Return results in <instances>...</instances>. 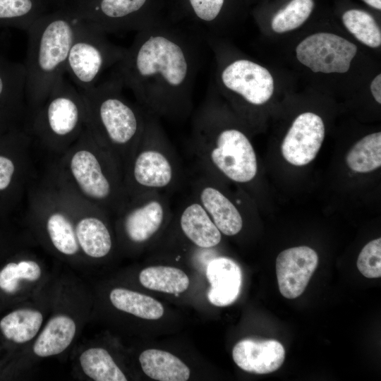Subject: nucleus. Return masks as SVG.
<instances>
[{"label":"nucleus","mask_w":381,"mask_h":381,"mask_svg":"<svg viewBox=\"0 0 381 381\" xmlns=\"http://www.w3.org/2000/svg\"><path fill=\"white\" fill-rule=\"evenodd\" d=\"M204 43L200 32L160 16L136 32L113 73L147 114L183 120L193 111Z\"/></svg>","instance_id":"1"},{"label":"nucleus","mask_w":381,"mask_h":381,"mask_svg":"<svg viewBox=\"0 0 381 381\" xmlns=\"http://www.w3.org/2000/svg\"><path fill=\"white\" fill-rule=\"evenodd\" d=\"M188 142L197 168L238 184L255 180L258 161L253 145L243 131L227 124L210 90L193 114Z\"/></svg>","instance_id":"2"},{"label":"nucleus","mask_w":381,"mask_h":381,"mask_svg":"<svg viewBox=\"0 0 381 381\" xmlns=\"http://www.w3.org/2000/svg\"><path fill=\"white\" fill-rule=\"evenodd\" d=\"M78 18L71 6L61 5L37 18L27 31L26 100L40 107L56 81L65 75Z\"/></svg>","instance_id":"3"},{"label":"nucleus","mask_w":381,"mask_h":381,"mask_svg":"<svg viewBox=\"0 0 381 381\" xmlns=\"http://www.w3.org/2000/svg\"><path fill=\"white\" fill-rule=\"evenodd\" d=\"M123 86L111 78L81 91L90 125L98 138L126 167L143 136L147 113L123 94Z\"/></svg>","instance_id":"4"},{"label":"nucleus","mask_w":381,"mask_h":381,"mask_svg":"<svg viewBox=\"0 0 381 381\" xmlns=\"http://www.w3.org/2000/svg\"><path fill=\"white\" fill-rule=\"evenodd\" d=\"M187 183V172L159 118L147 114L140 143L126 166L125 193L131 198L171 193Z\"/></svg>","instance_id":"5"},{"label":"nucleus","mask_w":381,"mask_h":381,"mask_svg":"<svg viewBox=\"0 0 381 381\" xmlns=\"http://www.w3.org/2000/svg\"><path fill=\"white\" fill-rule=\"evenodd\" d=\"M126 52V48L112 43L105 32L78 18L65 74L79 90H89L97 84L104 71L123 59Z\"/></svg>","instance_id":"6"},{"label":"nucleus","mask_w":381,"mask_h":381,"mask_svg":"<svg viewBox=\"0 0 381 381\" xmlns=\"http://www.w3.org/2000/svg\"><path fill=\"white\" fill-rule=\"evenodd\" d=\"M77 17L106 34L138 31L159 17L157 0H73Z\"/></svg>","instance_id":"7"},{"label":"nucleus","mask_w":381,"mask_h":381,"mask_svg":"<svg viewBox=\"0 0 381 381\" xmlns=\"http://www.w3.org/2000/svg\"><path fill=\"white\" fill-rule=\"evenodd\" d=\"M44 102L36 119L41 132L66 138L79 130L87 114L85 103L81 91L64 75L56 81Z\"/></svg>","instance_id":"8"},{"label":"nucleus","mask_w":381,"mask_h":381,"mask_svg":"<svg viewBox=\"0 0 381 381\" xmlns=\"http://www.w3.org/2000/svg\"><path fill=\"white\" fill-rule=\"evenodd\" d=\"M214 52L218 61L217 83L225 92L252 106L262 105L270 99L274 81L267 68L243 58L227 62L219 53Z\"/></svg>","instance_id":"9"},{"label":"nucleus","mask_w":381,"mask_h":381,"mask_svg":"<svg viewBox=\"0 0 381 381\" xmlns=\"http://www.w3.org/2000/svg\"><path fill=\"white\" fill-rule=\"evenodd\" d=\"M187 183L190 195L204 207L222 234L233 236L241 232L243 226L239 210L242 199L234 201L222 188L221 180L195 166L187 174Z\"/></svg>","instance_id":"10"},{"label":"nucleus","mask_w":381,"mask_h":381,"mask_svg":"<svg viewBox=\"0 0 381 381\" xmlns=\"http://www.w3.org/2000/svg\"><path fill=\"white\" fill-rule=\"evenodd\" d=\"M71 171L82 191L90 198L102 201L113 208L125 205V190L122 188L117 164L103 166L92 152L79 150L72 157Z\"/></svg>","instance_id":"11"},{"label":"nucleus","mask_w":381,"mask_h":381,"mask_svg":"<svg viewBox=\"0 0 381 381\" xmlns=\"http://www.w3.org/2000/svg\"><path fill=\"white\" fill-rule=\"evenodd\" d=\"M168 194L150 192L133 198L123 207L122 226L127 238L135 244L152 240L174 215Z\"/></svg>","instance_id":"12"},{"label":"nucleus","mask_w":381,"mask_h":381,"mask_svg":"<svg viewBox=\"0 0 381 381\" xmlns=\"http://www.w3.org/2000/svg\"><path fill=\"white\" fill-rule=\"evenodd\" d=\"M357 52L356 46L334 34L318 32L301 41L296 49L298 60L315 73L349 71Z\"/></svg>","instance_id":"13"},{"label":"nucleus","mask_w":381,"mask_h":381,"mask_svg":"<svg viewBox=\"0 0 381 381\" xmlns=\"http://www.w3.org/2000/svg\"><path fill=\"white\" fill-rule=\"evenodd\" d=\"M324 138L322 119L312 112L301 114L294 121L282 141V156L292 165H306L316 157Z\"/></svg>","instance_id":"14"},{"label":"nucleus","mask_w":381,"mask_h":381,"mask_svg":"<svg viewBox=\"0 0 381 381\" xmlns=\"http://www.w3.org/2000/svg\"><path fill=\"white\" fill-rule=\"evenodd\" d=\"M318 256L308 246H297L282 251L276 259V274L281 294L293 299L305 291L317 268Z\"/></svg>","instance_id":"15"},{"label":"nucleus","mask_w":381,"mask_h":381,"mask_svg":"<svg viewBox=\"0 0 381 381\" xmlns=\"http://www.w3.org/2000/svg\"><path fill=\"white\" fill-rule=\"evenodd\" d=\"M235 363L242 370L255 374H267L283 364L285 350L277 340L245 339L235 344L232 350Z\"/></svg>","instance_id":"16"},{"label":"nucleus","mask_w":381,"mask_h":381,"mask_svg":"<svg viewBox=\"0 0 381 381\" xmlns=\"http://www.w3.org/2000/svg\"><path fill=\"white\" fill-rule=\"evenodd\" d=\"M178 209L179 227L184 237L194 246L209 249L221 243L222 233L204 207L191 195Z\"/></svg>","instance_id":"17"},{"label":"nucleus","mask_w":381,"mask_h":381,"mask_svg":"<svg viewBox=\"0 0 381 381\" xmlns=\"http://www.w3.org/2000/svg\"><path fill=\"white\" fill-rule=\"evenodd\" d=\"M206 275L210 284L207 298L212 305L227 306L237 299L242 285V272L234 260L223 256L211 259Z\"/></svg>","instance_id":"18"},{"label":"nucleus","mask_w":381,"mask_h":381,"mask_svg":"<svg viewBox=\"0 0 381 381\" xmlns=\"http://www.w3.org/2000/svg\"><path fill=\"white\" fill-rule=\"evenodd\" d=\"M25 99L24 64L0 55V129L20 113Z\"/></svg>","instance_id":"19"},{"label":"nucleus","mask_w":381,"mask_h":381,"mask_svg":"<svg viewBox=\"0 0 381 381\" xmlns=\"http://www.w3.org/2000/svg\"><path fill=\"white\" fill-rule=\"evenodd\" d=\"M227 0H173L171 18L210 35L222 20Z\"/></svg>","instance_id":"20"},{"label":"nucleus","mask_w":381,"mask_h":381,"mask_svg":"<svg viewBox=\"0 0 381 381\" xmlns=\"http://www.w3.org/2000/svg\"><path fill=\"white\" fill-rule=\"evenodd\" d=\"M141 368L146 375L159 381H186L190 369L174 354L160 349H147L139 356Z\"/></svg>","instance_id":"21"},{"label":"nucleus","mask_w":381,"mask_h":381,"mask_svg":"<svg viewBox=\"0 0 381 381\" xmlns=\"http://www.w3.org/2000/svg\"><path fill=\"white\" fill-rule=\"evenodd\" d=\"M75 322L66 315L52 318L37 338L34 353L40 357L59 354L71 343L75 334Z\"/></svg>","instance_id":"22"},{"label":"nucleus","mask_w":381,"mask_h":381,"mask_svg":"<svg viewBox=\"0 0 381 381\" xmlns=\"http://www.w3.org/2000/svg\"><path fill=\"white\" fill-rule=\"evenodd\" d=\"M54 0H0V28L28 31L32 23L48 12Z\"/></svg>","instance_id":"23"},{"label":"nucleus","mask_w":381,"mask_h":381,"mask_svg":"<svg viewBox=\"0 0 381 381\" xmlns=\"http://www.w3.org/2000/svg\"><path fill=\"white\" fill-rule=\"evenodd\" d=\"M75 234L78 243L90 257H104L111 249L110 232L104 222L97 217H90L80 220Z\"/></svg>","instance_id":"24"},{"label":"nucleus","mask_w":381,"mask_h":381,"mask_svg":"<svg viewBox=\"0 0 381 381\" xmlns=\"http://www.w3.org/2000/svg\"><path fill=\"white\" fill-rule=\"evenodd\" d=\"M109 298L117 309L140 318L158 320L164 315V307L160 302L136 291L116 288L111 291Z\"/></svg>","instance_id":"25"},{"label":"nucleus","mask_w":381,"mask_h":381,"mask_svg":"<svg viewBox=\"0 0 381 381\" xmlns=\"http://www.w3.org/2000/svg\"><path fill=\"white\" fill-rule=\"evenodd\" d=\"M140 284L145 288L170 294L185 291L189 286V278L181 270L170 266H151L139 274Z\"/></svg>","instance_id":"26"},{"label":"nucleus","mask_w":381,"mask_h":381,"mask_svg":"<svg viewBox=\"0 0 381 381\" xmlns=\"http://www.w3.org/2000/svg\"><path fill=\"white\" fill-rule=\"evenodd\" d=\"M43 320L40 312L31 309H19L4 316L0 329L8 340L21 344L31 340L38 332Z\"/></svg>","instance_id":"27"},{"label":"nucleus","mask_w":381,"mask_h":381,"mask_svg":"<svg viewBox=\"0 0 381 381\" xmlns=\"http://www.w3.org/2000/svg\"><path fill=\"white\" fill-rule=\"evenodd\" d=\"M349 168L358 173L374 171L381 166V133L365 135L356 142L346 155Z\"/></svg>","instance_id":"28"},{"label":"nucleus","mask_w":381,"mask_h":381,"mask_svg":"<svg viewBox=\"0 0 381 381\" xmlns=\"http://www.w3.org/2000/svg\"><path fill=\"white\" fill-rule=\"evenodd\" d=\"M83 372L95 381H126L123 373L102 348H90L80 356Z\"/></svg>","instance_id":"29"},{"label":"nucleus","mask_w":381,"mask_h":381,"mask_svg":"<svg viewBox=\"0 0 381 381\" xmlns=\"http://www.w3.org/2000/svg\"><path fill=\"white\" fill-rule=\"evenodd\" d=\"M342 21L346 29L363 44L373 48L380 46V29L368 13L358 9L349 10L343 14Z\"/></svg>","instance_id":"30"},{"label":"nucleus","mask_w":381,"mask_h":381,"mask_svg":"<svg viewBox=\"0 0 381 381\" xmlns=\"http://www.w3.org/2000/svg\"><path fill=\"white\" fill-rule=\"evenodd\" d=\"M313 6V0H291L273 17L272 30L283 33L298 28L308 18Z\"/></svg>","instance_id":"31"},{"label":"nucleus","mask_w":381,"mask_h":381,"mask_svg":"<svg viewBox=\"0 0 381 381\" xmlns=\"http://www.w3.org/2000/svg\"><path fill=\"white\" fill-rule=\"evenodd\" d=\"M47 231L54 247L61 253L71 255L78 250L75 231L68 218L62 214H52L47 220Z\"/></svg>","instance_id":"32"},{"label":"nucleus","mask_w":381,"mask_h":381,"mask_svg":"<svg viewBox=\"0 0 381 381\" xmlns=\"http://www.w3.org/2000/svg\"><path fill=\"white\" fill-rule=\"evenodd\" d=\"M357 267L367 278L381 276V238L368 243L361 250L357 260Z\"/></svg>","instance_id":"33"},{"label":"nucleus","mask_w":381,"mask_h":381,"mask_svg":"<svg viewBox=\"0 0 381 381\" xmlns=\"http://www.w3.org/2000/svg\"><path fill=\"white\" fill-rule=\"evenodd\" d=\"M19 276L17 263L10 262L0 271V288L6 293H14L18 289Z\"/></svg>","instance_id":"34"},{"label":"nucleus","mask_w":381,"mask_h":381,"mask_svg":"<svg viewBox=\"0 0 381 381\" xmlns=\"http://www.w3.org/2000/svg\"><path fill=\"white\" fill-rule=\"evenodd\" d=\"M17 271L20 279L36 281L41 276L39 265L32 260H23L17 264Z\"/></svg>","instance_id":"35"},{"label":"nucleus","mask_w":381,"mask_h":381,"mask_svg":"<svg viewBox=\"0 0 381 381\" xmlns=\"http://www.w3.org/2000/svg\"><path fill=\"white\" fill-rule=\"evenodd\" d=\"M15 171L13 162L9 158L0 155V190L10 185Z\"/></svg>","instance_id":"36"},{"label":"nucleus","mask_w":381,"mask_h":381,"mask_svg":"<svg viewBox=\"0 0 381 381\" xmlns=\"http://www.w3.org/2000/svg\"><path fill=\"white\" fill-rule=\"evenodd\" d=\"M372 95L377 102L381 103V75L378 74L370 84Z\"/></svg>","instance_id":"37"},{"label":"nucleus","mask_w":381,"mask_h":381,"mask_svg":"<svg viewBox=\"0 0 381 381\" xmlns=\"http://www.w3.org/2000/svg\"><path fill=\"white\" fill-rule=\"evenodd\" d=\"M365 3L369 6L380 10L381 9V0H363Z\"/></svg>","instance_id":"38"}]
</instances>
